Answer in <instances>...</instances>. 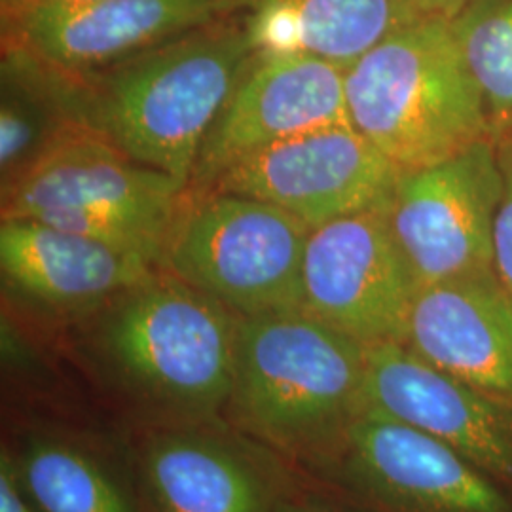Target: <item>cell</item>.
<instances>
[{"label":"cell","instance_id":"3957f363","mask_svg":"<svg viewBox=\"0 0 512 512\" xmlns=\"http://www.w3.org/2000/svg\"><path fill=\"white\" fill-rule=\"evenodd\" d=\"M253 55L238 18L215 19L109 69L76 76L82 122L131 160L188 188L203 143Z\"/></svg>","mask_w":512,"mask_h":512},{"label":"cell","instance_id":"ffe728a7","mask_svg":"<svg viewBox=\"0 0 512 512\" xmlns=\"http://www.w3.org/2000/svg\"><path fill=\"white\" fill-rule=\"evenodd\" d=\"M450 25L492 129L512 124V0H469Z\"/></svg>","mask_w":512,"mask_h":512},{"label":"cell","instance_id":"9c48e42d","mask_svg":"<svg viewBox=\"0 0 512 512\" xmlns=\"http://www.w3.org/2000/svg\"><path fill=\"white\" fill-rule=\"evenodd\" d=\"M334 482L370 512H512L486 475L420 429L365 408L340 454L313 476Z\"/></svg>","mask_w":512,"mask_h":512},{"label":"cell","instance_id":"d6986e66","mask_svg":"<svg viewBox=\"0 0 512 512\" xmlns=\"http://www.w3.org/2000/svg\"><path fill=\"white\" fill-rule=\"evenodd\" d=\"M80 128L86 126L73 74L57 71L27 50L8 44L0 101L2 192L57 141Z\"/></svg>","mask_w":512,"mask_h":512},{"label":"cell","instance_id":"ba28073f","mask_svg":"<svg viewBox=\"0 0 512 512\" xmlns=\"http://www.w3.org/2000/svg\"><path fill=\"white\" fill-rule=\"evenodd\" d=\"M503 196V169L494 137L456 156L401 171L385 217L420 287L488 274Z\"/></svg>","mask_w":512,"mask_h":512},{"label":"cell","instance_id":"7a4b0ae2","mask_svg":"<svg viewBox=\"0 0 512 512\" xmlns=\"http://www.w3.org/2000/svg\"><path fill=\"white\" fill-rule=\"evenodd\" d=\"M365 378L366 346L308 311L238 317L224 421L319 475L365 410Z\"/></svg>","mask_w":512,"mask_h":512},{"label":"cell","instance_id":"8992f818","mask_svg":"<svg viewBox=\"0 0 512 512\" xmlns=\"http://www.w3.org/2000/svg\"><path fill=\"white\" fill-rule=\"evenodd\" d=\"M311 228L291 213L226 192H186L160 268L238 317L302 310Z\"/></svg>","mask_w":512,"mask_h":512},{"label":"cell","instance_id":"4fadbf2b","mask_svg":"<svg viewBox=\"0 0 512 512\" xmlns=\"http://www.w3.org/2000/svg\"><path fill=\"white\" fill-rule=\"evenodd\" d=\"M336 126H351L346 69L311 55H253L203 143L188 190H207L255 150Z\"/></svg>","mask_w":512,"mask_h":512},{"label":"cell","instance_id":"5b68a950","mask_svg":"<svg viewBox=\"0 0 512 512\" xmlns=\"http://www.w3.org/2000/svg\"><path fill=\"white\" fill-rule=\"evenodd\" d=\"M188 188L90 128L57 141L2 192V219H29L147 256L158 268Z\"/></svg>","mask_w":512,"mask_h":512},{"label":"cell","instance_id":"7402d4cb","mask_svg":"<svg viewBox=\"0 0 512 512\" xmlns=\"http://www.w3.org/2000/svg\"><path fill=\"white\" fill-rule=\"evenodd\" d=\"M336 497L330 488L321 486L319 478L302 473L275 512H353Z\"/></svg>","mask_w":512,"mask_h":512},{"label":"cell","instance_id":"ac0fdd59","mask_svg":"<svg viewBox=\"0 0 512 512\" xmlns=\"http://www.w3.org/2000/svg\"><path fill=\"white\" fill-rule=\"evenodd\" d=\"M40 512H147L133 471L97 446L61 431H35L10 448Z\"/></svg>","mask_w":512,"mask_h":512},{"label":"cell","instance_id":"30bf717a","mask_svg":"<svg viewBox=\"0 0 512 512\" xmlns=\"http://www.w3.org/2000/svg\"><path fill=\"white\" fill-rule=\"evenodd\" d=\"M418 289L384 207L311 230L302 270V310L366 348L403 342Z\"/></svg>","mask_w":512,"mask_h":512},{"label":"cell","instance_id":"2e32d148","mask_svg":"<svg viewBox=\"0 0 512 512\" xmlns=\"http://www.w3.org/2000/svg\"><path fill=\"white\" fill-rule=\"evenodd\" d=\"M401 344L461 382L512 403V296L494 272L420 287Z\"/></svg>","mask_w":512,"mask_h":512},{"label":"cell","instance_id":"6da1fadb","mask_svg":"<svg viewBox=\"0 0 512 512\" xmlns=\"http://www.w3.org/2000/svg\"><path fill=\"white\" fill-rule=\"evenodd\" d=\"M78 349L133 429L224 420L238 315L158 268L76 319Z\"/></svg>","mask_w":512,"mask_h":512},{"label":"cell","instance_id":"5bb4252c","mask_svg":"<svg viewBox=\"0 0 512 512\" xmlns=\"http://www.w3.org/2000/svg\"><path fill=\"white\" fill-rule=\"evenodd\" d=\"M365 408L442 440L497 482H512V403L450 376L401 342L366 348Z\"/></svg>","mask_w":512,"mask_h":512},{"label":"cell","instance_id":"277c9868","mask_svg":"<svg viewBox=\"0 0 512 512\" xmlns=\"http://www.w3.org/2000/svg\"><path fill=\"white\" fill-rule=\"evenodd\" d=\"M351 126L401 171L439 164L492 137L450 19H421L346 69Z\"/></svg>","mask_w":512,"mask_h":512},{"label":"cell","instance_id":"9a60e30c","mask_svg":"<svg viewBox=\"0 0 512 512\" xmlns=\"http://www.w3.org/2000/svg\"><path fill=\"white\" fill-rule=\"evenodd\" d=\"M147 256L29 219H2L0 272L21 302L74 321L154 274Z\"/></svg>","mask_w":512,"mask_h":512},{"label":"cell","instance_id":"52a82bcc","mask_svg":"<svg viewBox=\"0 0 512 512\" xmlns=\"http://www.w3.org/2000/svg\"><path fill=\"white\" fill-rule=\"evenodd\" d=\"M131 437L129 465L147 512H275L302 476L224 420Z\"/></svg>","mask_w":512,"mask_h":512},{"label":"cell","instance_id":"8fae6325","mask_svg":"<svg viewBox=\"0 0 512 512\" xmlns=\"http://www.w3.org/2000/svg\"><path fill=\"white\" fill-rule=\"evenodd\" d=\"M399 173L353 126H336L255 150L228 165L207 190L270 203L313 230L384 207Z\"/></svg>","mask_w":512,"mask_h":512},{"label":"cell","instance_id":"44dd1931","mask_svg":"<svg viewBox=\"0 0 512 512\" xmlns=\"http://www.w3.org/2000/svg\"><path fill=\"white\" fill-rule=\"evenodd\" d=\"M497 147L503 169V196L495 215L492 270L503 289L512 296V141Z\"/></svg>","mask_w":512,"mask_h":512},{"label":"cell","instance_id":"7c38bea8","mask_svg":"<svg viewBox=\"0 0 512 512\" xmlns=\"http://www.w3.org/2000/svg\"><path fill=\"white\" fill-rule=\"evenodd\" d=\"M6 42L84 76L226 16V0H2Z\"/></svg>","mask_w":512,"mask_h":512},{"label":"cell","instance_id":"e0dca14e","mask_svg":"<svg viewBox=\"0 0 512 512\" xmlns=\"http://www.w3.org/2000/svg\"><path fill=\"white\" fill-rule=\"evenodd\" d=\"M255 55H311L348 69L378 42L421 21L410 0H226Z\"/></svg>","mask_w":512,"mask_h":512},{"label":"cell","instance_id":"603a6c76","mask_svg":"<svg viewBox=\"0 0 512 512\" xmlns=\"http://www.w3.org/2000/svg\"><path fill=\"white\" fill-rule=\"evenodd\" d=\"M0 512H40L27 494L10 448L0 452Z\"/></svg>","mask_w":512,"mask_h":512},{"label":"cell","instance_id":"cb8c5ba5","mask_svg":"<svg viewBox=\"0 0 512 512\" xmlns=\"http://www.w3.org/2000/svg\"><path fill=\"white\" fill-rule=\"evenodd\" d=\"M421 18L454 19L469 0H410Z\"/></svg>","mask_w":512,"mask_h":512}]
</instances>
